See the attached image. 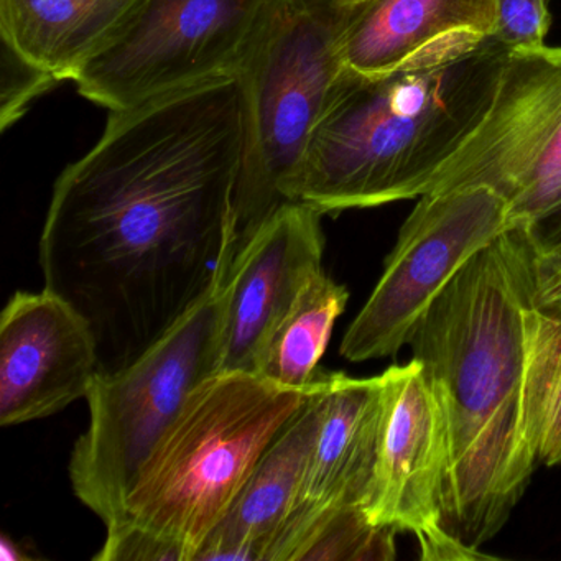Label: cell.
Segmentation results:
<instances>
[{
  "mask_svg": "<svg viewBox=\"0 0 561 561\" xmlns=\"http://www.w3.org/2000/svg\"><path fill=\"white\" fill-rule=\"evenodd\" d=\"M267 0H144L123 34L73 78L81 96L129 110L234 75Z\"/></svg>",
  "mask_w": 561,
  "mask_h": 561,
  "instance_id": "obj_9",
  "label": "cell"
},
{
  "mask_svg": "<svg viewBox=\"0 0 561 561\" xmlns=\"http://www.w3.org/2000/svg\"><path fill=\"white\" fill-rule=\"evenodd\" d=\"M511 50L459 32L396 70L344 67L308 144L295 203L321 215L420 198L494 101Z\"/></svg>",
  "mask_w": 561,
  "mask_h": 561,
  "instance_id": "obj_3",
  "label": "cell"
},
{
  "mask_svg": "<svg viewBox=\"0 0 561 561\" xmlns=\"http://www.w3.org/2000/svg\"><path fill=\"white\" fill-rule=\"evenodd\" d=\"M225 284L142 356L98 374L87 396V430L71 453V488L104 527L124 518L126 499L190 393L219 373Z\"/></svg>",
  "mask_w": 561,
  "mask_h": 561,
  "instance_id": "obj_6",
  "label": "cell"
},
{
  "mask_svg": "<svg viewBox=\"0 0 561 561\" xmlns=\"http://www.w3.org/2000/svg\"><path fill=\"white\" fill-rule=\"evenodd\" d=\"M524 422L538 465L561 462V301L525 311Z\"/></svg>",
  "mask_w": 561,
  "mask_h": 561,
  "instance_id": "obj_18",
  "label": "cell"
},
{
  "mask_svg": "<svg viewBox=\"0 0 561 561\" xmlns=\"http://www.w3.org/2000/svg\"><path fill=\"white\" fill-rule=\"evenodd\" d=\"M347 300L350 291L344 285L334 282L324 271L314 275L278 321L254 374L278 386L308 389Z\"/></svg>",
  "mask_w": 561,
  "mask_h": 561,
  "instance_id": "obj_17",
  "label": "cell"
},
{
  "mask_svg": "<svg viewBox=\"0 0 561 561\" xmlns=\"http://www.w3.org/2000/svg\"><path fill=\"white\" fill-rule=\"evenodd\" d=\"M392 528L370 524L363 507H347L318 525L297 560H393Z\"/></svg>",
  "mask_w": 561,
  "mask_h": 561,
  "instance_id": "obj_19",
  "label": "cell"
},
{
  "mask_svg": "<svg viewBox=\"0 0 561 561\" xmlns=\"http://www.w3.org/2000/svg\"><path fill=\"white\" fill-rule=\"evenodd\" d=\"M466 186L494 190L514 226L561 205V47L511 51L488 114L428 193Z\"/></svg>",
  "mask_w": 561,
  "mask_h": 561,
  "instance_id": "obj_8",
  "label": "cell"
},
{
  "mask_svg": "<svg viewBox=\"0 0 561 561\" xmlns=\"http://www.w3.org/2000/svg\"><path fill=\"white\" fill-rule=\"evenodd\" d=\"M520 226V225H518ZM527 228L528 236L535 242H548L561 236V205H558L553 211L548 213L543 218L535 221L534 225H522Z\"/></svg>",
  "mask_w": 561,
  "mask_h": 561,
  "instance_id": "obj_23",
  "label": "cell"
},
{
  "mask_svg": "<svg viewBox=\"0 0 561 561\" xmlns=\"http://www.w3.org/2000/svg\"><path fill=\"white\" fill-rule=\"evenodd\" d=\"M497 25L494 37L511 51L545 47L550 31L548 0H495Z\"/></svg>",
  "mask_w": 561,
  "mask_h": 561,
  "instance_id": "obj_20",
  "label": "cell"
},
{
  "mask_svg": "<svg viewBox=\"0 0 561 561\" xmlns=\"http://www.w3.org/2000/svg\"><path fill=\"white\" fill-rule=\"evenodd\" d=\"M321 213L288 203L232 262L225 282L219 373H255L259 357L308 282L323 271Z\"/></svg>",
  "mask_w": 561,
  "mask_h": 561,
  "instance_id": "obj_13",
  "label": "cell"
},
{
  "mask_svg": "<svg viewBox=\"0 0 561 561\" xmlns=\"http://www.w3.org/2000/svg\"><path fill=\"white\" fill-rule=\"evenodd\" d=\"M383 379L386 425L364 514L377 527L415 535L422 560H491L443 525L448 425L422 363L412 357Z\"/></svg>",
  "mask_w": 561,
  "mask_h": 561,
  "instance_id": "obj_10",
  "label": "cell"
},
{
  "mask_svg": "<svg viewBox=\"0 0 561 561\" xmlns=\"http://www.w3.org/2000/svg\"><path fill=\"white\" fill-rule=\"evenodd\" d=\"M522 226V225H520ZM525 228V226H524ZM527 236L528 278L535 305L561 301V236L548 242H535Z\"/></svg>",
  "mask_w": 561,
  "mask_h": 561,
  "instance_id": "obj_22",
  "label": "cell"
},
{
  "mask_svg": "<svg viewBox=\"0 0 561 561\" xmlns=\"http://www.w3.org/2000/svg\"><path fill=\"white\" fill-rule=\"evenodd\" d=\"M101 373L87 318L54 291H18L0 314V425L64 412Z\"/></svg>",
  "mask_w": 561,
  "mask_h": 561,
  "instance_id": "obj_12",
  "label": "cell"
},
{
  "mask_svg": "<svg viewBox=\"0 0 561 561\" xmlns=\"http://www.w3.org/2000/svg\"><path fill=\"white\" fill-rule=\"evenodd\" d=\"M318 423L290 515L268 561H297L318 525L363 507L376 469L387 416L383 374L367 379L318 370Z\"/></svg>",
  "mask_w": 561,
  "mask_h": 561,
  "instance_id": "obj_11",
  "label": "cell"
},
{
  "mask_svg": "<svg viewBox=\"0 0 561 561\" xmlns=\"http://www.w3.org/2000/svg\"><path fill=\"white\" fill-rule=\"evenodd\" d=\"M354 9L346 0L265 2L234 71L242 123L234 259L277 209L295 203L308 144L344 70L340 45Z\"/></svg>",
  "mask_w": 561,
  "mask_h": 561,
  "instance_id": "obj_4",
  "label": "cell"
},
{
  "mask_svg": "<svg viewBox=\"0 0 561 561\" xmlns=\"http://www.w3.org/2000/svg\"><path fill=\"white\" fill-rule=\"evenodd\" d=\"M495 25V0H366L341 38V60L356 73H389L433 42L459 32L494 37Z\"/></svg>",
  "mask_w": 561,
  "mask_h": 561,
  "instance_id": "obj_16",
  "label": "cell"
},
{
  "mask_svg": "<svg viewBox=\"0 0 561 561\" xmlns=\"http://www.w3.org/2000/svg\"><path fill=\"white\" fill-rule=\"evenodd\" d=\"M308 390L252 373L208 377L190 393L140 469L123 522L169 541L183 561H196Z\"/></svg>",
  "mask_w": 561,
  "mask_h": 561,
  "instance_id": "obj_5",
  "label": "cell"
},
{
  "mask_svg": "<svg viewBox=\"0 0 561 561\" xmlns=\"http://www.w3.org/2000/svg\"><path fill=\"white\" fill-rule=\"evenodd\" d=\"M241 150V94L225 75L111 111L55 183L38 264L90 323L101 373L129 366L225 284Z\"/></svg>",
  "mask_w": 561,
  "mask_h": 561,
  "instance_id": "obj_1",
  "label": "cell"
},
{
  "mask_svg": "<svg viewBox=\"0 0 561 561\" xmlns=\"http://www.w3.org/2000/svg\"><path fill=\"white\" fill-rule=\"evenodd\" d=\"M346 2H354V4H359V2H366V0H346Z\"/></svg>",
  "mask_w": 561,
  "mask_h": 561,
  "instance_id": "obj_24",
  "label": "cell"
},
{
  "mask_svg": "<svg viewBox=\"0 0 561 561\" xmlns=\"http://www.w3.org/2000/svg\"><path fill=\"white\" fill-rule=\"evenodd\" d=\"M318 423L311 382L307 400L275 436L221 524L211 531L196 561H268L290 515Z\"/></svg>",
  "mask_w": 561,
  "mask_h": 561,
  "instance_id": "obj_14",
  "label": "cell"
},
{
  "mask_svg": "<svg viewBox=\"0 0 561 561\" xmlns=\"http://www.w3.org/2000/svg\"><path fill=\"white\" fill-rule=\"evenodd\" d=\"M98 561H183L179 548L173 547L152 531L133 524L121 522L106 528V540Z\"/></svg>",
  "mask_w": 561,
  "mask_h": 561,
  "instance_id": "obj_21",
  "label": "cell"
},
{
  "mask_svg": "<svg viewBox=\"0 0 561 561\" xmlns=\"http://www.w3.org/2000/svg\"><path fill=\"white\" fill-rule=\"evenodd\" d=\"M511 228L507 203L488 186L420 196L382 277L344 334L341 356L360 363L399 353L446 285Z\"/></svg>",
  "mask_w": 561,
  "mask_h": 561,
  "instance_id": "obj_7",
  "label": "cell"
},
{
  "mask_svg": "<svg viewBox=\"0 0 561 561\" xmlns=\"http://www.w3.org/2000/svg\"><path fill=\"white\" fill-rule=\"evenodd\" d=\"M144 0H0V34L9 54L51 80L73 81L110 47Z\"/></svg>",
  "mask_w": 561,
  "mask_h": 561,
  "instance_id": "obj_15",
  "label": "cell"
},
{
  "mask_svg": "<svg viewBox=\"0 0 561 561\" xmlns=\"http://www.w3.org/2000/svg\"><path fill=\"white\" fill-rule=\"evenodd\" d=\"M527 236L514 226L474 255L410 336L448 425L443 525L478 548L507 524L537 468L524 422Z\"/></svg>",
  "mask_w": 561,
  "mask_h": 561,
  "instance_id": "obj_2",
  "label": "cell"
}]
</instances>
